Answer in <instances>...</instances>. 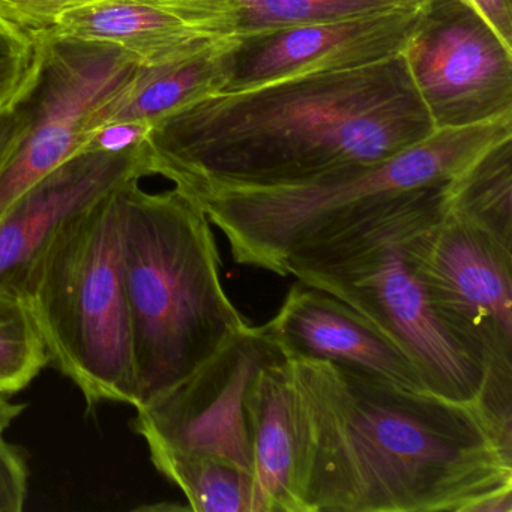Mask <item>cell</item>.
Listing matches in <instances>:
<instances>
[{"mask_svg": "<svg viewBox=\"0 0 512 512\" xmlns=\"http://www.w3.org/2000/svg\"><path fill=\"white\" fill-rule=\"evenodd\" d=\"M44 38L109 44L152 65L209 37L146 0H95L65 14Z\"/></svg>", "mask_w": 512, "mask_h": 512, "instance_id": "e0dca14e", "label": "cell"}, {"mask_svg": "<svg viewBox=\"0 0 512 512\" xmlns=\"http://www.w3.org/2000/svg\"><path fill=\"white\" fill-rule=\"evenodd\" d=\"M223 46L224 40L202 38L166 61L140 65L130 85L98 113L94 133L106 125L151 128L176 110L218 94Z\"/></svg>", "mask_w": 512, "mask_h": 512, "instance_id": "9a60e30c", "label": "cell"}, {"mask_svg": "<svg viewBox=\"0 0 512 512\" xmlns=\"http://www.w3.org/2000/svg\"><path fill=\"white\" fill-rule=\"evenodd\" d=\"M287 359H319L409 391H428L406 355L376 326L325 290L296 280L263 325Z\"/></svg>", "mask_w": 512, "mask_h": 512, "instance_id": "4fadbf2b", "label": "cell"}, {"mask_svg": "<svg viewBox=\"0 0 512 512\" xmlns=\"http://www.w3.org/2000/svg\"><path fill=\"white\" fill-rule=\"evenodd\" d=\"M436 130L512 119V46L467 0H424L401 50Z\"/></svg>", "mask_w": 512, "mask_h": 512, "instance_id": "9c48e42d", "label": "cell"}, {"mask_svg": "<svg viewBox=\"0 0 512 512\" xmlns=\"http://www.w3.org/2000/svg\"><path fill=\"white\" fill-rule=\"evenodd\" d=\"M436 131L403 56L214 94L145 137L151 176L188 199L271 190L388 160Z\"/></svg>", "mask_w": 512, "mask_h": 512, "instance_id": "7a4b0ae2", "label": "cell"}, {"mask_svg": "<svg viewBox=\"0 0 512 512\" xmlns=\"http://www.w3.org/2000/svg\"><path fill=\"white\" fill-rule=\"evenodd\" d=\"M22 97V95H20ZM28 128V112L22 98L11 106L0 107V170L10 161Z\"/></svg>", "mask_w": 512, "mask_h": 512, "instance_id": "cb8c5ba5", "label": "cell"}, {"mask_svg": "<svg viewBox=\"0 0 512 512\" xmlns=\"http://www.w3.org/2000/svg\"><path fill=\"white\" fill-rule=\"evenodd\" d=\"M40 43L34 44L0 25V107L19 100L37 70Z\"/></svg>", "mask_w": 512, "mask_h": 512, "instance_id": "7402d4cb", "label": "cell"}, {"mask_svg": "<svg viewBox=\"0 0 512 512\" xmlns=\"http://www.w3.org/2000/svg\"><path fill=\"white\" fill-rule=\"evenodd\" d=\"M257 493L265 512H301L296 491V428L289 359L268 362L245 400Z\"/></svg>", "mask_w": 512, "mask_h": 512, "instance_id": "5bb4252c", "label": "cell"}, {"mask_svg": "<svg viewBox=\"0 0 512 512\" xmlns=\"http://www.w3.org/2000/svg\"><path fill=\"white\" fill-rule=\"evenodd\" d=\"M91 2L95 0H0V25L37 44L61 17Z\"/></svg>", "mask_w": 512, "mask_h": 512, "instance_id": "44dd1931", "label": "cell"}, {"mask_svg": "<svg viewBox=\"0 0 512 512\" xmlns=\"http://www.w3.org/2000/svg\"><path fill=\"white\" fill-rule=\"evenodd\" d=\"M29 469L22 452L0 433V512H20L28 499Z\"/></svg>", "mask_w": 512, "mask_h": 512, "instance_id": "603a6c76", "label": "cell"}, {"mask_svg": "<svg viewBox=\"0 0 512 512\" xmlns=\"http://www.w3.org/2000/svg\"><path fill=\"white\" fill-rule=\"evenodd\" d=\"M23 410V404L11 401L10 395L0 394V433H5V430L22 415Z\"/></svg>", "mask_w": 512, "mask_h": 512, "instance_id": "d4e9b609", "label": "cell"}, {"mask_svg": "<svg viewBox=\"0 0 512 512\" xmlns=\"http://www.w3.org/2000/svg\"><path fill=\"white\" fill-rule=\"evenodd\" d=\"M449 182L392 197L322 233L287 257L284 277L361 314L409 358L428 391L484 407V368L449 331L409 256L413 236L448 209Z\"/></svg>", "mask_w": 512, "mask_h": 512, "instance_id": "277c9868", "label": "cell"}, {"mask_svg": "<svg viewBox=\"0 0 512 512\" xmlns=\"http://www.w3.org/2000/svg\"><path fill=\"white\" fill-rule=\"evenodd\" d=\"M140 62L101 43L40 41V61L22 103L28 128L0 170V217L29 188L80 154L98 113L136 76Z\"/></svg>", "mask_w": 512, "mask_h": 512, "instance_id": "ba28073f", "label": "cell"}, {"mask_svg": "<svg viewBox=\"0 0 512 512\" xmlns=\"http://www.w3.org/2000/svg\"><path fill=\"white\" fill-rule=\"evenodd\" d=\"M301 512H512V434L478 403L289 359Z\"/></svg>", "mask_w": 512, "mask_h": 512, "instance_id": "6da1fadb", "label": "cell"}, {"mask_svg": "<svg viewBox=\"0 0 512 512\" xmlns=\"http://www.w3.org/2000/svg\"><path fill=\"white\" fill-rule=\"evenodd\" d=\"M262 326H245L184 382L137 407L133 428L146 445L227 461L253 473L245 400L254 377L281 358Z\"/></svg>", "mask_w": 512, "mask_h": 512, "instance_id": "30bf717a", "label": "cell"}, {"mask_svg": "<svg viewBox=\"0 0 512 512\" xmlns=\"http://www.w3.org/2000/svg\"><path fill=\"white\" fill-rule=\"evenodd\" d=\"M149 172L146 143L86 151L29 188L0 217V292L25 298L29 277L58 233L106 194Z\"/></svg>", "mask_w": 512, "mask_h": 512, "instance_id": "7c38bea8", "label": "cell"}, {"mask_svg": "<svg viewBox=\"0 0 512 512\" xmlns=\"http://www.w3.org/2000/svg\"><path fill=\"white\" fill-rule=\"evenodd\" d=\"M410 262L449 331L484 368V409L512 433V250L446 209L419 230Z\"/></svg>", "mask_w": 512, "mask_h": 512, "instance_id": "52a82bcc", "label": "cell"}, {"mask_svg": "<svg viewBox=\"0 0 512 512\" xmlns=\"http://www.w3.org/2000/svg\"><path fill=\"white\" fill-rule=\"evenodd\" d=\"M47 364L49 355L28 299L0 292V394L22 391Z\"/></svg>", "mask_w": 512, "mask_h": 512, "instance_id": "ffe728a7", "label": "cell"}, {"mask_svg": "<svg viewBox=\"0 0 512 512\" xmlns=\"http://www.w3.org/2000/svg\"><path fill=\"white\" fill-rule=\"evenodd\" d=\"M508 137L512 119L436 130L388 160L311 184L218 191L190 200L224 233L236 263L284 277V263L296 248L392 197L451 181L478 155Z\"/></svg>", "mask_w": 512, "mask_h": 512, "instance_id": "5b68a950", "label": "cell"}, {"mask_svg": "<svg viewBox=\"0 0 512 512\" xmlns=\"http://www.w3.org/2000/svg\"><path fill=\"white\" fill-rule=\"evenodd\" d=\"M217 40L362 14L412 10L424 0H146Z\"/></svg>", "mask_w": 512, "mask_h": 512, "instance_id": "2e32d148", "label": "cell"}, {"mask_svg": "<svg viewBox=\"0 0 512 512\" xmlns=\"http://www.w3.org/2000/svg\"><path fill=\"white\" fill-rule=\"evenodd\" d=\"M121 187L58 233L25 293L49 361L91 407L104 401L137 403L122 266Z\"/></svg>", "mask_w": 512, "mask_h": 512, "instance_id": "8992f818", "label": "cell"}, {"mask_svg": "<svg viewBox=\"0 0 512 512\" xmlns=\"http://www.w3.org/2000/svg\"><path fill=\"white\" fill-rule=\"evenodd\" d=\"M121 235L136 409L157 400L248 326L224 290L211 221L176 188L122 185Z\"/></svg>", "mask_w": 512, "mask_h": 512, "instance_id": "3957f363", "label": "cell"}, {"mask_svg": "<svg viewBox=\"0 0 512 512\" xmlns=\"http://www.w3.org/2000/svg\"><path fill=\"white\" fill-rule=\"evenodd\" d=\"M155 469L197 512H265L254 476L227 461L148 445Z\"/></svg>", "mask_w": 512, "mask_h": 512, "instance_id": "d6986e66", "label": "cell"}, {"mask_svg": "<svg viewBox=\"0 0 512 512\" xmlns=\"http://www.w3.org/2000/svg\"><path fill=\"white\" fill-rule=\"evenodd\" d=\"M418 8L302 23L224 40L223 85L218 94L365 67L401 55Z\"/></svg>", "mask_w": 512, "mask_h": 512, "instance_id": "8fae6325", "label": "cell"}, {"mask_svg": "<svg viewBox=\"0 0 512 512\" xmlns=\"http://www.w3.org/2000/svg\"><path fill=\"white\" fill-rule=\"evenodd\" d=\"M448 209L512 250V137L494 143L451 179Z\"/></svg>", "mask_w": 512, "mask_h": 512, "instance_id": "ac0fdd59", "label": "cell"}]
</instances>
